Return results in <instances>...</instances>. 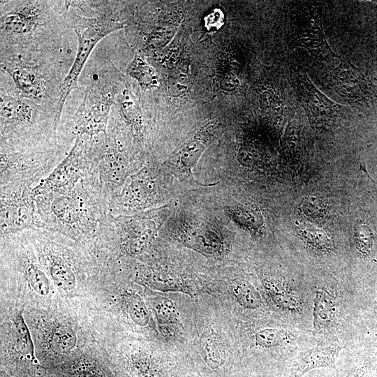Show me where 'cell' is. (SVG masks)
<instances>
[{
    "instance_id": "4316f807",
    "label": "cell",
    "mask_w": 377,
    "mask_h": 377,
    "mask_svg": "<svg viewBox=\"0 0 377 377\" xmlns=\"http://www.w3.org/2000/svg\"><path fill=\"white\" fill-rule=\"evenodd\" d=\"M190 77L188 73L182 70H176L171 73L169 79V89L174 96L185 94L190 86Z\"/></svg>"
},
{
    "instance_id": "9c48e42d",
    "label": "cell",
    "mask_w": 377,
    "mask_h": 377,
    "mask_svg": "<svg viewBox=\"0 0 377 377\" xmlns=\"http://www.w3.org/2000/svg\"><path fill=\"white\" fill-rule=\"evenodd\" d=\"M297 86L302 105L313 124L325 126L336 118L342 106L320 91L307 75H297Z\"/></svg>"
},
{
    "instance_id": "7a4b0ae2",
    "label": "cell",
    "mask_w": 377,
    "mask_h": 377,
    "mask_svg": "<svg viewBox=\"0 0 377 377\" xmlns=\"http://www.w3.org/2000/svg\"><path fill=\"white\" fill-rule=\"evenodd\" d=\"M105 136L77 135L74 145L53 172L33 188L34 196L45 192H65L73 188L97 166Z\"/></svg>"
},
{
    "instance_id": "30bf717a",
    "label": "cell",
    "mask_w": 377,
    "mask_h": 377,
    "mask_svg": "<svg viewBox=\"0 0 377 377\" xmlns=\"http://www.w3.org/2000/svg\"><path fill=\"white\" fill-rule=\"evenodd\" d=\"M331 77L335 91L345 99L358 101L368 96L367 80L360 71L348 61H341L333 70Z\"/></svg>"
},
{
    "instance_id": "cb8c5ba5",
    "label": "cell",
    "mask_w": 377,
    "mask_h": 377,
    "mask_svg": "<svg viewBox=\"0 0 377 377\" xmlns=\"http://www.w3.org/2000/svg\"><path fill=\"white\" fill-rule=\"evenodd\" d=\"M187 242L198 250L210 253L215 252L220 246V240L217 235L205 230H193L191 236L188 237Z\"/></svg>"
},
{
    "instance_id": "9a60e30c",
    "label": "cell",
    "mask_w": 377,
    "mask_h": 377,
    "mask_svg": "<svg viewBox=\"0 0 377 377\" xmlns=\"http://www.w3.org/2000/svg\"><path fill=\"white\" fill-rule=\"evenodd\" d=\"M15 83L25 95L38 98L42 96L45 87L38 75L33 70L22 66L6 68Z\"/></svg>"
},
{
    "instance_id": "4fadbf2b",
    "label": "cell",
    "mask_w": 377,
    "mask_h": 377,
    "mask_svg": "<svg viewBox=\"0 0 377 377\" xmlns=\"http://www.w3.org/2000/svg\"><path fill=\"white\" fill-rule=\"evenodd\" d=\"M38 9L34 6L11 11L2 18V27L13 34H24L33 30L38 20Z\"/></svg>"
},
{
    "instance_id": "5bb4252c",
    "label": "cell",
    "mask_w": 377,
    "mask_h": 377,
    "mask_svg": "<svg viewBox=\"0 0 377 377\" xmlns=\"http://www.w3.org/2000/svg\"><path fill=\"white\" fill-rule=\"evenodd\" d=\"M263 286L272 300L279 308L290 311H300L301 301L296 293L277 280L265 279Z\"/></svg>"
},
{
    "instance_id": "277c9868",
    "label": "cell",
    "mask_w": 377,
    "mask_h": 377,
    "mask_svg": "<svg viewBox=\"0 0 377 377\" xmlns=\"http://www.w3.org/2000/svg\"><path fill=\"white\" fill-rule=\"evenodd\" d=\"M33 188L24 184L1 186V237L30 229H43Z\"/></svg>"
},
{
    "instance_id": "8992f818",
    "label": "cell",
    "mask_w": 377,
    "mask_h": 377,
    "mask_svg": "<svg viewBox=\"0 0 377 377\" xmlns=\"http://www.w3.org/2000/svg\"><path fill=\"white\" fill-rule=\"evenodd\" d=\"M297 19L292 35L294 47L304 48L313 57L327 63L339 58L328 44L317 10L302 12Z\"/></svg>"
},
{
    "instance_id": "484cf974",
    "label": "cell",
    "mask_w": 377,
    "mask_h": 377,
    "mask_svg": "<svg viewBox=\"0 0 377 377\" xmlns=\"http://www.w3.org/2000/svg\"><path fill=\"white\" fill-rule=\"evenodd\" d=\"M126 310L134 322L145 326L149 321V315L145 304L138 295L131 294L126 296Z\"/></svg>"
},
{
    "instance_id": "ba28073f",
    "label": "cell",
    "mask_w": 377,
    "mask_h": 377,
    "mask_svg": "<svg viewBox=\"0 0 377 377\" xmlns=\"http://www.w3.org/2000/svg\"><path fill=\"white\" fill-rule=\"evenodd\" d=\"M111 103V98L98 87L89 88L76 113L74 126L76 135H106Z\"/></svg>"
},
{
    "instance_id": "ac0fdd59",
    "label": "cell",
    "mask_w": 377,
    "mask_h": 377,
    "mask_svg": "<svg viewBox=\"0 0 377 377\" xmlns=\"http://www.w3.org/2000/svg\"><path fill=\"white\" fill-rule=\"evenodd\" d=\"M295 339L294 332L280 328H265L255 334L256 344L261 348H273L291 343Z\"/></svg>"
},
{
    "instance_id": "7c38bea8",
    "label": "cell",
    "mask_w": 377,
    "mask_h": 377,
    "mask_svg": "<svg viewBox=\"0 0 377 377\" xmlns=\"http://www.w3.org/2000/svg\"><path fill=\"white\" fill-rule=\"evenodd\" d=\"M337 304L334 297L325 288L316 290L313 299V327L318 332L331 327L335 321Z\"/></svg>"
},
{
    "instance_id": "d6986e66",
    "label": "cell",
    "mask_w": 377,
    "mask_h": 377,
    "mask_svg": "<svg viewBox=\"0 0 377 377\" xmlns=\"http://www.w3.org/2000/svg\"><path fill=\"white\" fill-rule=\"evenodd\" d=\"M14 337L20 353L31 362L36 364L31 334L21 315H17L14 320Z\"/></svg>"
},
{
    "instance_id": "f1b7e54d",
    "label": "cell",
    "mask_w": 377,
    "mask_h": 377,
    "mask_svg": "<svg viewBox=\"0 0 377 377\" xmlns=\"http://www.w3.org/2000/svg\"><path fill=\"white\" fill-rule=\"evenodd\" d=\"M68 377H108L105 371H101L99 367L94 364L80 363L73 365L68 371Z\"/></svg>"
},
{
    "instance_id": "8fae6325",
    "label": "cell",
    "mask_w": 377,
    "mask_h": 377,
    "mask_svg": "<svg viewBox=\"0 0 377 377\" xmlns=\"http://www.w3.org/2000/svg\"><path fill=\"white\" fill-rule=\"evenodd\" d=\"M342 347L339 344L318 346L301 353L292 367V377H302L318 368L336 369V362Z\"/></svg>"
},
{
    "instance_id": "1f68e13d",
    "label": "cell",
    "mask_w": 377,
    "mask_h": 377,
    "mask_svg": "<svg viewBox=\"0 0 377 377\" xmlns=\"http://www.w3.org/2000/svg\"><path fill=\"white\" fill-rule=\"evenodd\" d=\"M367 371L365 366L357 367L347 377H367Z\"/></svg>"
},
{
    "instance_id": "5b68a950",
    "label": "cell",
    "mask_w": 377,
    "mask_h": 377,
    "mask_svg": "<svg viewBox=\"0 0 377 377\" xmlns=\"http://www.w3.org/2000/svg\"><path fill=\"white\" fill-rule=\"evenodd\" d=\"M121 22L105 18H82L75 27L77 37V50L70 71L61 85L59 115L70 92L77 86L80 74L96 45L110 33L122 29Z\"/></svg>"
},
{
    "instance_id": "3957f363",
    "label": "cell",
    "mask_w": 377,
    "mask_h": 377,
    "mask_svg": "<svg viewBox=\"0 0 377 377\" xmlns=\"http://www.w3.org/2000/svg\"><path fill=\"white\" fill-rule=\"evenodd\" d=\"M49 145L17 149L1 148L0 187L24 184L34 187L66 157Z\"/></svg>"
},
{
    "instance_id": "6da1fadb",
    "label": "cell",
    "mask_w": 377,
    "mask_h": 377,
    "mask_svg": "<svg viewBox=\"0 0 377 377\" xmlns=\"http://www.w3.org/2000/svg\"><path fill=\"white\" fill-rule=\"evenodd\" d=\"M43 229L75 239H94L110 214V197L96 168L65 192H45L35 196Z\"/></svg>"
},
{
    "instance_id": "52a82bcc",
    "label": "cell",
    "mask_w": 377,
    "mask_h": 377,
    "mask_svg": "<svg viewBox=\"0 0 377 377\" xmlns=\"http://www.w3.org/2000/svg\"><path fill=\"white\" fill-rule=\"evenodd\" d=\"M101 182L110 198L132 175L135 163L121 148V145L105 139L103 151L97 164Z\"/></svg>"
},
{
    "instance_id": "2e32d148",
    "label": "cell",
    "mask_w": 377,
    "mask_h": 377,
    "mask_svg": "<svg viewBox=\"0 0 377 377\" xmlns=\"http://www.w3.org/2000/svg\"><path fill=\"white\" fill-rule=\"evenodd\" d=\"M126 72L129 76L136 80L144 90L158 87V80L156 71L138 53L135 54L132 61L127 66Z\"/></svg>"
},
{
    "instance_id": "ffe728a7",
    "label": "cell",
    "mask_w": 377,
    "mask_h": 377,
    "mask_svg": "<svg viewBox=\"0 0 377 377\" xmlns=\"http://www.w3.org/2000/svg\"><path fill=\"white\" fill-rule=\"evenodd\" d=\"M200 350L206 364L212 369L219 367L223 362L221 346L216 334L211 332L202 334L200 340Z\"/></svg>"
},
{
    "instance_id": "4dcf8cb0",
    "label": "cell",
    "mask_w": 377,
    "mask_h": 377,
    "mask_svg": "<svg viewBox=\"0 0 377 377\" xmlns=\"http://www.w3.org/2000/svg\"><path fill=\"white\" fill-rule=\"evenodd\" d=\"M238 85V78L230 73L224 75L221 82V87L226 91H232L237 88Z\"/></svg>"
},
{
    "instance_id": "d4e9b609",
    "label": "cell",
    "mask_w": 377,
    "mask_h": 377,
    "mask_svg": "<svg viewBox=\"0 0 377 377\" xmlns=\"http://www.w3.org/2000/svg\"><path fill=\"white\" fill-rule=\"evenodd\" d=\"M232 292L238 302L245 308L256 309L261 306L260 294L248 284L239 283L234 287Z\"/></svg>"
},
{
    "instance_id": "44dd1931",
    "label": "cell",
    "mask_w": 377,
    "mask_h": 377,
    "mask_svg": "<svg viewBox=\"0 0 377 377\" xmlns=\"http://www.w3.org/2000/svg\"><path fill=\"white\" fill-rule=\"evenodd\" d=\"M205 147V141L199 137H195L184 145L178 154L180 169L186 173L191 172Z\"/></svg>"
},
{
    "instance_id": "7402d4cb",
    "label": "cell",
    "mask_w": 377,
    "mask_h": 377,
    "mask_svg": "<svg viewBox=\"0 0 377 377\" xmlns=\"http://www.w3.org/2000/svg\"><path fill=\"white\" fill-rule=\"evenodd\" d=\"M76 344V336L73 330L66 326L58 327L50 339V348L57 355H67Z\"/></svg>"
},
{
    "instance_id": "83f0119b",
    "label": "cell",
    "mask_w": 377,
    "mask_h": 377,
    "mask_svg": "<svg viewBox=\"0 0 377 377\" xmlns=\"http://www.w3.org/2000/svg\"><path fill=\"white\" fill-rule=\"evenodd\" d=\"M154 309L159 322L172 323L177 317V312L172 302L167 298L159 297L154 302Z\"/></svg>"
},
{
    "instance_id": "e0dca14e",
    "label": "cell",
    "mask_w": 377,
    "mask_h": 377,
    "mask_svg": "<svg viewBox=\"0 0 377 377\" xmlns=\"http://www.w3.org/2000/svg\"><path fill=\"white\" fill-rule=\"evenodd\" d=\"M121 113L126 122L129 124L136 134L142 128V115L140 108L134 96L125 89L118 95Z\"/></svg>"
},
{
    "instance_id": "f546056e",
    "label": "cell",
    "mask_w": 377,
    "mask_h": 377,
    "mask_svg": "<svg viewBox=\"0 0 377 377\" xmlns=\"http://www.w3.org/2000/svg\"><path fill=\"white\" fill-rule=\"evenodd\" d=\"M357 237V247L362 253H368L371 248L372 238L369 229H362Z\"/></svg>"
},
{
    "instance_id": "603a6c76",
    "label": "cell",
    "mask_w": 377,
    "mask_h": 377,
    "mask_svg": "<svg viewBox=\"0 0 377 377\" xmlns=\"http://www.w3.org/2000/svg\"><path fill=\"white\" fill-rule=\"evenodd\" d=\"M24 272L31 288L39 295L45 296L49 293L50 283L45 273L30 260L24 263Z\"/></svg>"
}]
</instances>
